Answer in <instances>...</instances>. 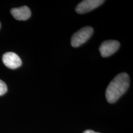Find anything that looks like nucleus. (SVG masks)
Segmentation results:
<instances>
[{"instance_id":"1a4fd4ad","label":"nucleus","mask_w":133,"mask_h":133,"mask_svg":"<svg viewBox=\"0 0 133 133\" xmlns=\"http://www.w3.org/2000/svg\"><path fill=\"white\" fill-rule=\"evenodd\" d=\"M0 29H1V22H0Z\"/></svg>"},{"instance_id":"423d86ee","label":"nucleus","mask_w":133,"mask_h":133,"mask_svg":"<svg viewBox=\"0 0 133 133\" xmlns=\"http://www.w3.org/2000/svg\"><path fill=\"white\" fill-rule=\"evenodd\" d=\"M11 14L14 19L18 21H26L31 16V11L27 6L13 8L11 10Z\"/></svg>"},{"instance_id":"39448f33","label":"nucleus","mask_w":133,"mask_h":133,"mask_svg":"<svg viewBox=\"0 0 133 133\" xmlns=\"http://www.w3.org/2000/svg\"><path fill=\"white\" fill-rule=\"evenodd\" d=\"M2 60L5 66L11 69H17L22 63L19 56L12 52H8L3 54Z\"/></svg>"},{"instance_id":"20e7f679","label":"nucleus","mask_w":133,"mask_h":133,"mask_svg":"<svg viewBox=\"0 0 133 133\" xmlns=\"http://www.w3.org/2000/svg\"><path fill=\"white\" fill-rule=\"evenodd\" d=\"M102 0H84L79 3L76 7V12L78 14H84L96 9L102 4Z\"/></svg>"},{"instance_id":"f257e3e1","label":"nucleus","mask_w":133,"mask_h":133,"mask_svg":"<svg viewBox=\"0 0 133 133\" xmlns=\"http://www.w3.org/2000/svg\"><path fill=\"white\" fill-rule=\"evenodd\" d=\"M129 76L126 73L116 75L110 83L105 91V97L108 102H116L126 92L129 86Z\"/></svg>"},{"instance_id":"0eeeda50","label":"nucleus","mask_w":133,"mask_h":133,"mask_svg":"<svg viewBox=\"0 0 133 133\" xmlns=\"http://www.w3.org/2000/svg\"><path fill=\"white\" fill-rule=\"evenodd\" d=\"M8 91V87L4 81L0 79V96L4 95Z\"/></svg>"},{"instance_id":"f03ea898","label":"nucleus","mask_w":133,"mask_h":133,"mask_svg":"<svg viewBox=\"0 0 133 133\" xmlns=\"http://www.w3.org/2000/svg\"><path fill=\"white\" fill-rule=\"evenodd\" d=\"M93 29L91 26H84L73 35L71 39V44L73 47L77 48L86 43L92 36Z\"/></svg>"},{"instance_id":"6e6552de","label":"nucleus","mask_w":133,"mask_h":133,"mask_svg":"<svg viewBox=\"0 0 133 133\" xmlns=\"http://www.w3.org/2000/svg\"><path fill=\"white\" fill-rule=\"evenodd\" d=\"M83 133H100V132H95V131H94L92 130H86L85 131H84Z\"/></svg>"},{"instance_id":"7ed1b4c3","label":"nucleus","mask_w":133,"mask_h":133,"mask_svg":"<svg viewBox=\"0 0 133 133\" xmlns=\"http://www.w3.org/2000/svg\"><path fill=\"white\" fill-rule=\"evenodd\" d=\"M120 46L116 40H107L103 42L99 47V51L103 57H107L115 53Z\"/></svg>"}]
</instances>
